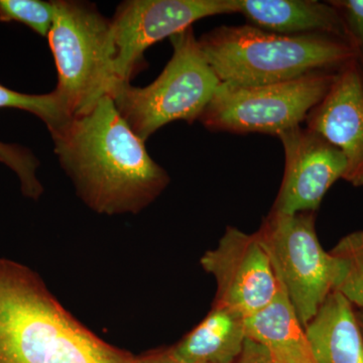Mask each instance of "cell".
I'll return each instance as SVG.
<instances>
[{
    "instance_id": "cell-3",
    "label": "cell",
    "mask_w": 363,
    "mask_h": 363,
    "mask_svg": "<svg viewBox=\"0 0 363 363\" xmlns=\"http://www.w3.org/2000/svg\"><path fill=\"white\" fill-rule=\"evenodd\" d=\"M200 49L222 83L259 86L318 72H338L357 61L347 40L322 35H279L250 25L223 26L205 33Z\"/></svg>"
},
{
    "instance_id": "cell-5",
    "label": "cell",
    "mask_w": 363,
    "mask_h": 363,
    "mask_svg": "<svg viewBox=\"0 0 363 363\" xmlns=\"http://www.w3.org/2000/svg\"><path fill=\"white\" fill-rule=\"evenodd\" d=\"M48 40L57 72L56 91L72 117L111 96L117 86L113 70L111 20L84 2L57 0Z\"/></svg>"
},
{
    "instance_id": "cell-17",
    "label": "cell",
    "mask_w": 363,
    "mask_h": 363,
    "mask_svg": "<svg viewBox=\"0 0 363 363\" xmlns=\"http://www.w3.org/2000/svg\"><path fill=\"white\" fill-rule=\"evenodd\" d=\"M0 108H16L39 117L52 133L71 118L56 91L48 94L32 95L9 89L0 84Z\"/></svg>"
},
{
    "instance_id": "cell-19",
    "label": "cell",
    "mask_w": 363,
    "mask_h": 363,
    "mask_svg": "<svg viewBox=\"0 0 363 363\" xmlns=\"http://www.w3.org/2000/svg\"><path fill=\"white\" fill-rule=\"evenodd\" d=\"M0 162L16 173L21 183L23 194L30 199L38 200L44 192L42 184L37 178L39 162L30 150L18 145H7L0 142Z\"/></svg>"
},
{
    "instance_id": "cell-22",
    "label": "cell",
    "mask_w": 363,
    "mask_h": 363,
    "mask_svg": "<svg viewBox=\"0 0 363 363\" xmlns=\"http://www.w3.org/2000/svg\"><path fill=\"white\" fill-rule=\"evenodd\" d=\"M135 363H186L174 354L171 346L160 347L135 357Z\"/></svg>"
},
{
    "instance_id": "cell-11",
    "label": "cell",
    "mask_w": 363,
    "mask_h": 363,
    "mask_svg": "<svg viewBox=\"0 0 363 363\" xmlns=\"http://www.w3.org/2000/svg\"><path fill=\"white\" fill-rule=\"evenodd\" d=\"M305 123L342 152L347 162L343 180L363 187V76L357 61L337 72Z\"/></svg>"
},
{
    "instance_id": "cell-14",
    "label": "cell",
    "mask_w": 363,
    "mask_h": 363,
    "mask_svg": "<svg viewBox=\"0 0 363 363\" xmlns=\"http://www.w3.org/2000/svg\"><path fill=\"white\" fill-rule=\"evenodd\" d=\"M245 316L213 304L206 317L171 346L186 363H235L247 339Z\"/></svg>"
},
{
    "instance_id": "cell-9",
    "label": "cell",
    "mask_w": 363,
    "mask_h": 363,
    "mask_svg": "<svg viewBox=\"0 0 363 363\" xmlns=\"http://www.w3.org/2000/svg\"><path fill=\"white\" fill-rule=\"evenodd\" d=\"M200 264L216 283L213 304L245 317L269 305L281 288L257 233L227 227L218 245L202 255Z\"/></svg>"
},
{
    "instance_id": "cell-10",
    "label": "cell",
    "mask_w": 363,
    "mask_h": 363,
    "mask_svg": "<svg viewBox=\"0 0 363 363\" xmlns=\"http://www.w3.org/2000/svg\"><path fill=\"white\" fill-rule=\"evenodd\" d=\"M278 138L285 152V171L271 211L316 212L329 189L345 175V157L307 126L290 128Z\"/></svg>"
},
{
    "instance_id": "cell-13",
    "label": "cell",
    "mask_w": 363,
    "mask_h": 363,
    "mask_svg": "<svg viewBox=\"0 0 363 363\" xmlns=\"http://www.w3.org/2000/svg\"><path fill=\"white\" fill-rule=\"evenodd\" d=\"M315 363H363V335L353 306L332 292L305 327Z\"/></svg>"
},
{
    "instance_id": "cell-8",
    "label": "cell",
    "mask_w": 363,
    "mask_h": 363,
    "mask_svg": "<svg viewBox=\"0 0 363 363\" xmlns=\"http://www.w3.org/2000/svg\"><path fill=\"white\" fill-rule=\"evenodd\" d=\"M235 13L233 0H130L111 20L113 70L117 85L130 83L150 45L191 28L196 21Z\"/></svg>"
},
{
    "instance_id": "cell-7",
    "label": "cell",
    "mask_w": 363,
    "mask_h": 363,
    "mask_svg": "<svg viewBox=\"0 0 363 363\" xmlns=\"http://www.w3.org/2000/svg\"><path fill=\"white\" fill-rule=\"evenodd\" d=\"M315 214L271 211L257 231L277 278L304 327L333 292V259L320 243Z\"/></svg>"
},
{
    "instance_id": "cell-15",
    "label": "cell",
    "mask_w": 363,
    "mask_h": 363,
    "mask_svg": "<svg viewBox=\"0 0 363 363\" xmlns=\"http://www.w3.org/2000/svg\"><path fill=\"white\" fill-rule=\"evenodd\" d=\"M245 327L247 338L262 344L279 363H315L305 327L281 285L269 305L245 318Z\"/></svg>"
},
{
    "instance_id": "cell-12",
    "label": "cell",
    "mask_w": 363,
    "mask_h": 363,
    "mask_svg": "<svg viewBox=\"0 0 363 363\" xmlns=\"http://www.w3.org/2000/svg\"><path fill=\"white\" fill-rule=\"evenodd\" d=\"M235 13L250 25L279 35L322 33L348 40L340 14L330 1L316 0H233Z\"/></svg>"
},
{
    "instance_id": "cell-4",
    "label": "cell",
    "mask_w": 363,
    "mask_h": 363,
    "mask_svg": "<svg viewBox=\"0 0 363 363\" xmlns=\"http://www.w3.org/2000/svg\"><path fill=\"white\" fill-rule=\"evenodd\" d=\"M169 39L173 56L152 84L133 87L123 83L111 94L117 111L143 142L173 121H199L221 83L203 55L193 26Z\"/></svg>"
},
{
    "instance_id": "cell-2",
    "label": "cell",
    "mask_w": 363,
    "mask_h": 363,
    "mask_svg": "<svg viewBox=\"0 0 363 363\" xmlns=\"http://www.w3.org/2000/svg\"><path fill=\"white\" fill-rule=\"evenodd\" d=\"M0 363H135L67 311L37 272L0 259Z\"/></svg>"
},
{
    "instance_id": "cell-6",
    "label": "cell",
    "mask_w": 363,
    "mask_h": 363,
    "mask_svg": "<svg viewBox=\"0 0 363 363\" xmlns=\"http://www.w3.org/2000/svg\"><path fill=\"white\" fill-rule=\"evenodd\" d=\"M337 72H318L274 84L220 83L200 116L208 130L247 135L279 133L304 123L326 96Z\"/></svg>"
},
{
    "instance_id": "cell-21",
    "label": "cell",
    "mask_w": 363,
    "mask_h": 363,
    "mask_svg": "<svg viewBox=\"0 0 363 363\" xmlns=\"http://www.w3.org/2000/svg\"><path fill=\"white\" fill-rule=\"evenodd\" d=\"M235 363H279L262 344L247 338Z\"/></svg>"
},
{
    "instance_id": "cell-23",
    "label": "cell",
    "mask_w": 363,
    "mask_h": 363,
    "mask_svg": "<svg viewBox=\"0 0 363 363\" xmlns=\"http://www.w3.org/2000/svg\"><path fill=\"white\" fill-rule=\"evenodd\" d=\"M357 317L358 320V323H359L360 329H362V335H363V311L362 310H359V311L357 312Z\"/></svg>"
},
{
    "instance_id": "cell-1",
    "label": "cell",
    "mask_w": 363,
    "mask_h": 363,
    "mask_svg": "<svg viewBox=\"0 0 363 363\" xmlns=\"http://www.w3.org/2000/svg\"><path fill=\"white\" fill-rule=\"evenodd\" d=\"M55 152L79 197L98 214H138L169 184L143 142L105 96L51 133Z\"/></svg>"
},
{
    "instance_id": "cell-16",
    "label": "cell",
    "mask_w": 363,
    "mask_h": 363,
    "mask_svg": "<svg viewBox=\"0 0 363 363\" xmlns=\"http://www.w3.org/2000/svg\"><path fill=\"white\" fill-rule=\"evenodd\" d=\"M333 292L363 311V229L344 236L330 252Z\"/></svg>"
},
{
    "instance_id": "cell-20",
    "label": "cell",
    "mask_w": 363,
    "mask_h": 363,
    "mask_svg": "<svg viewBox=\"0 0 363 363\" xmlns=\"http://www.w3.org/2000/svg\"><path fill=\"white\" fill-rule=\"evenodd\" d=\"M330 4L342 18L363 76V0H332Z\"/></svg>"
},
{
    "instance_id": "cell-18",
    "label": "cell",
    "mask_w": 363,
    "mask_h": 363,
    "mask_svg": "<svg viewBox=\"0 0 363 363\" xmlns=\"http://www.w3.org/2000/svg\"><path fill=\"white\" fill-rule=\"evenodd\" d=\"M55 18L54 1L0 0V21L23 23L48 38Z\"/></svg>"
}]
</instances>
